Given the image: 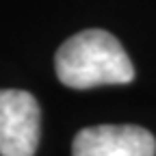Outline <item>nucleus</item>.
I'll list each match as a JSON object with an SVG mask.
<instances>
[{
    "label": "nucleus",
    "instance_id": "obj_1",
    "mask_svg": "<svg viewBox=\"0 0 156 156\" xmlns=\"http://www.w3.org/2000/svg\"><path fill=\"white\" fill-rule=\"evenodd\" d=\"M56 76L65 87L91 89L102 85H128L134 65L115 35L89 28L61 44L54 56Z\"/></svg>",
    "mask_w": 156,
    "mask_h": 156
},
{
    "label": "nucleus",
    "instance_id": "obj_2",
    "mask_svg": "<svg viewBox=\"0 0 156 156\" xmlns=\"http://www.w3.org/2000/svg\"><path fill=\"white\" fill-rule=\"evenodd\" d=\"M41 134V108L20 89H0V156H35Z\"/></svg>",
    "mask_w": 156,
    "mask_h": 156
},
{
    "label": "nucleus",
    "instance_id": "obj_3",
    "mask_svg": "<svg viewBox=\"0 0 156 156\" xmlns=\"http://www.w3.org/2000/svg\"><path fill=\"white\" fill-rule=\"evenodd\" d=\"M72 156H156V139L139 126H93L76 134Z\"/></svg>",
    "mask_w": 156,
    "mask_h": 156
}]
</instances>
